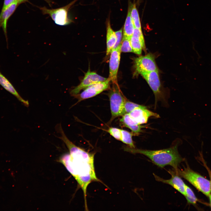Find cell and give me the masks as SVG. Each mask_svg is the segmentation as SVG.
<instances>
[{
  "mask_svg": "<svg viewBox=\"0 0 211 211\" xmlns=\"http://www.w3.org/2000/svg\"><path fill=\"white\" fill-rule=\"evenodd\" d=\"M15 0H4L2 10H3L8 6L14 2Z\"/></svg>",
  "mask_w": 211,
  "mask_h": 211,
  "instance_id": "obj_26",
  "label": "cell"
},
{
  "mask_svg": "<svg viewBox=\"0 0 211 211\" xmlns=\"http://www.w3.org/2000/svg\"><path fill=\"white\" fill-rule=\"evenodd\" d=\"M107 78L102 76L94 72L91 71L89 68L80 84L72 89L70 93L72 96L78 94L82 89L94 84L105 81Z\"/></svg>",
  "mask_w": 211,
  "mask_h": 211,
  "instance_id": "obj_9",
  "label": "cell"
},
{
  "mask_svg": "<svg viewBox=\"0 0 211 211\" xmlns=\"http://www.w3.org/2000/svg\"><path fill=\"white\" fill-rule=\"evenodd\" d=\"M132 5H129L127 16L123 29V36L131 38L134 32L135 27L130 15Z\"/></svg>",
  "mask_w": 211,
  "mask_h": 211,
  "instance_id": "obj_18",
  "label": "cell"
},
{
  "mask_svg": "<svg viewBox=\"0 0 211 211\" xmlns=\"http://www.w3.org/2000/svg\"><path fill=\"white\" fill-rule=\"evenodd\" d=\"M140 74L145 79L155 96V108L159 101L166 104L167 101L162 89L158 70L142 73Z\"/></svg>",
  "mask_w": 211,
  "mask_h": 211,
  "instance_id": "obj_6",
  "label": "cell"
},
{
  "mask_svg": "<svg viewBox=\"0 0 211 211\" xmlns=\"http://www.w3.org/2000/svg\"><path fill=\"white\" fill-rule=\"evenodd\" d=\"M121 44L117 48L113 49L110 54L109 61V76L113 84L118 85L117 75L119 67L121 53Z\"/></svg>",
  "mask_w": 211,
  "mask_h": 211,
  "instance_id": "obj_10",
  "label": "cell"
},
{
  "mask_svg": "<svg viewBox=\"0 0 211 211\" xmlns=\"http://www.w3.org/2000/svg\"><path fill=\"white\" fill-rule=\"evenodd\" d=\"M108 78L106 81L91 85L85 89L80 94L73 96L78 99L77 103L94 97L109 88L110 82Z\"/></svg>",
  "mask_w": 211,
  "mask_h": 211,
  "instance_id": "obj_8",
  "label": "cell"
},
{
  "mask_svg": "<svg viewBox=\"0 0 211 211\" xmlns=\"http://www.w3.org/2000/svg\"><path fill=\"white\" fill-rule=\"evenodd\" d=\"M145 107L146 106L130 101L126 98L124 102L123 115L125 114H129L136 108Z\"/></svg>",
  "mask_w": 211,
  "mask_h": 211,
  "instance_id": "obj_21",
  "label": "cell"
},
{
  "mask_svg": "<svg viewBox=\"0 0 211 211\" xmlns=\"http://www.w3.org/2000/svg\"><path fill=\"white\" fill-rule=\"evenodd\" d=\"M130 42L133 52L140 55L142 49L145 50V44L141 30L135 28L134 33L130 38Z\"/></svg>",
  "mask_w": 211,
  "mask_h": 211,
  "instance_id": "obj_13",
  "label": "cell"
},
{
  "mask_svg": "<svg viewBox=\"0 0 211 211\" xmlns=\"http://www.w3.org/2000/svg\"><path fill=\"white\" fill-rule=\"evenodd\" d=\"M76 1L74 0L64 6L55 9H49L45 6L40 7L39 8L43 14L49 15L56 24L65 26L73 22L69 17L68 13Z\"/></svg>",
  "mask_w": 211,
  "mask_h": 211,
  "instance_id": "obj_4",
  "label": "cell"
},
{
  "mask_svg": "<svg viewBox=\"0 0 211 211\" xmlns=\"http://www.w3.org/2000/svg\"><path fill=\"white\" fill-rule=\"evenodd\" d=\"M134 67L135 75L142 73L158 70L154 56L149 53L134 59Z\"/></svg>",
  "mask_w": 211,
  "mask_h": 211,
  "instance_id": "obj_7",
  "label": "cell"
},
{
  "mask_svg": "<svg viewBox=\"0 0 211 211\" xmlns=\"http://www.w3.org/2000/svg\"><path fill=\"white\" fill-rule=\"evenodd\" d=\"M107 131L115 139L120 141L121 129L116 127H110L108 129Z\"/></svg>",
  "mask_w": 211,
  "mask_h": 211,
  "instance_id": "obj_24",
  "label": "cell"
},
{
  "mask_svg": "<svg viewBox=\"0 0 211 211\" xmlns=\"http://www.w3.org/2000/svg\"><path fill=\"white\" fill-rule=\"evenodd\" d=\"M178 144H176L171 147L158 150H149L127 147L125 150L133 154L144 155L155 164L161 168L167 165L172 166L174 170L178 168L180 164L184 161L179 154Z\"/></svg>",
  "mask_w": 211,
  "mask_h": 211,
  "instance_id": "obj_2",
  "label": "cell"
},
{
  "mask_svg": "<svg viewBox=\"0 0 211 211\" xmlns=\"http://www.w3.org/2000/svg\"><path fill=\"white\" fill-rule=\"evenodd\" d=\"M203 164L205 166V167L207 171V172H208V174L210 178V186H211V171L210 170V169L207 167V165H206V163H205V162L203 161H202Z\"/></svg>",
  "mask_w": 211,
  "mask_h": 211,
  "instance_id": "obj_27",
  "label": "cell"
},
{
  "mask_svg": "<svg viewBox=\"0 0 211 211\" xmlns=\"http://www.w3.org/2000/svg\"><path fill=\"white\" fill-rule=\"evenodd\" d=\"M58 130L61 135L59 137L68 148L69 153L62 155L59 162L62 164L77 181L84 194L85 208L87 210L86 199L88 186L92 181H99L95 171L94 154L86 151L77 146L65 135L60 125Z\"/></svg>",
  "mask_w": 211,
  "mask_h": 211,
  "instance_id": "obj_1",
  "label": "cell"
},
{
  "mask_svg": "<svg viewBox=\"0 0 211 211\" xmlns=\"http://www.w3.org/2000/svg\"><path fill=\"white\" fill-rule=\"evenodd\" d=\"M170 173L171 174V178L167 180L163 179L154 174H153V175L157 181L171 185L182 194L185 196L186 194L185 191L186 184L180 176L171 171Z\"/></svg>",
  "mask_w": 211,
  "mask_h": 211,
  "instance_id": "obj_12",
  "label": "cell"
},
{
  "mask_svg": "<svg viewBox=\"0 0 211 211\" xmlns=\"http://www.w3.org/2000/svg\"><path fill=\"white\" fill-rule=\"evenodd\" d=\"M120 122L124 126L129 128L132 131L134 136L138 135L142 132V129L146 127L145 126L141 125L136 122L128 114L122 116Z\"/></svg>",
  "mask_w": 211,
  "mask_h": 211,
  "instance_id": "obj_15",
  "label": "cell"
},
{
  "mask_svg": "<svg viewBox=\"0 0 211 211\" xmlns=\"http://www.w3.org/2000/svg\"><path fill=\"white\" fill-rule=\"evenodd\" d=\"M19 5L18 3L15 1L5 9L1 10L0 14V27L2 28L6 35L8 21Z\"/></svg>",
  "mask_w": 211,
  "mask_h": 211,
  "instance_id": "obj_14",
  "label": "cell"
},
{
  "mask_svg": "<svg viewBox=\"0 0 211 211\" xmlns=\"http://www.w3.org/2000/svg\"><path fill=\"white\" fill-rule=\"evenodd\" d=\"M0 84L6 90L16 96L17 98L26 106L29 103L28 101L23 99L19 95L12 84L0 72Z\"/></svg>",
  "mask_w": 211,
  "mask_h": 211,
  "instance_id": "obj_17",
  "label": "cell"
},
{
  "mask_svg": "<svg viewBox=\"0 0 211 211\" xmlns=\"http://www.w3.org/2000/svg\"><path fill=\"white\" fill-rule=\"evenodd\" d=\"M185 191L186 194L184 196L187 202L190 204L195 205L198 201L192 190L186 184L185 185Z\"/></svg>",
  "mask_w": 211,
  "mask_h": 211,
  "instance_id": "obj_22",
  "label": "cell"
},
{
  "mask_svg": "<svg viewBox=\"0 0 211 211\" xmlns=\"http://www.w3.org/2000/svg\"><path fill=\"white\" fill-rule=\"evenodd\" d=\"M209 196V197L210 200V204L211 205V194Z\"/></svg>",
  "mask_w": 211,
  "mask_h": 211,
  "instance_id": "obj_30",
  "label": "cell"
},
{
  "mask_svg": "<svg viewBox=\"0 0 211 211\" xmlns=\"http://www.w3.org/2000/svg\"><path fill=\"white\" fill-rule=\"evenodd\" d=\"M115 33L117 36V41L116 44L112 50L117 48L121 44L122 38V28H121L120 30L115 32Z\"/></svg>",
  "mask_w": 211,
  "mask_h": 211,
  "instance_id": "obj_25",
  "label": "cell"
},
{
  "mask_svg": "<svg viewBox=\"0 0 211 211\" xmlns=\"http://www.w3.org/2000/svg\"><path fill=\"white\" fill-rule=\"evenodd\" d=\"M121 45V52H133L130 38L123 37Z\"/></svg>",
  "mask_w": 211,
  "mask_h": 211,
  "instance_id": "obj_23",
  "label": "cell"
},
{
  "mask_svg": "<svg viewBox=\"0 0 211 211\" xmlns=\"http://www.w3.org/2000/svg\"><path fill=\"white\" fill-rule=\"evenodd\" d=\"M128 114L132 119L139 125L146 123L149 118L151 117L156 118L160 117L158 114L147 109L146 106L136 108Z\"/></svg>",
  "mask_w": 211,
  "mask_h": 211,
  "instance_id": "obj_11",
  "label": "cell"
},
{
  "mask_svg": "<svg viewBox=\"0 0 211 211\" xmlns=\"http://www.w3.org/2000/svg\"><path fill=\"white\" fill-rule=\"evenodd\" d=\"M106 26V55H108L115 46L117 41V36L115 32L112 28L109 18L107 19Z\"/></svg>",
  "mask_w": 211,
  "mask_h": 211,
  "instance_id": "obj_16",
  "label": "cell"
},
{
  "mask_svg": "<svg viewBox=\"0 0 211 211\" xmlns=\"http://www.w3.org/2000/svg\"><path fill=\"white\" fill-rule=\"evenodd\" d=\"M111 114L110 122L116 118L123 115L124 106L126 98L121 91L118 85L113 84L108 93Z\"/></svg>",
  "mask_w": 211,
  "mask_h": 211,
  "instance_id": "obj_5",
  "label": "cell"
},
{
  "mask_svg": "<svg viewBox=\"0 0 211 211\" xmlns=\"http://www.w3.org/2000/svg\"><path fill=\"white\" fill-rule=\"evenodd\" d=\"M46 1L47 3H48L49 5L50 6L51 5V3H52V1L50 0H44Z\"/></svg>",
  "mask_w": 211,
  "mask_h": 211,
  "instance_id": "obj_29",
  "label": "cell"
},
{
  "mask_svg": "<svg viewBox=\"0 0 211 211\" xmlns=\"http://www.w3.org/2000/svg\"><path fill=\"white\" fill-rule=\"evenodd\" d=\"M170 171L186 179L206 196H209L210 194V181L191 169L187 164L186 167L183 169L178 168Z\"/></svg>",
  "mask_w": 211,
  "mask_h": 211,
  "instance_id": "obj_3",
  "label": "cell"
},
{
  "mask_svg": "<svg viewBox=\"0 0 211 211\" xmlns=\"http://www.w3.org/2000/svg\"><path fill=\"white\" fill-rule=\"evenodd\" d=\"M130 15L135 28L141 30V24L139 14L135 4L132 5Z\"/></svg>",
  "mask_w": 211,
  "mask_h": 211,
  "instance_id": "obj_20",
  "label": "cell"
},
{
  "mask_svg": "<svg viewBox=\"0 0 211 211\" xmlns=\"http://www.w3.org/2000/svg\"><path fill=\"white\" fill-rule=\"evenodd\" d=\"M27 0H15L20 4L22 3L26 2Z\"/></svg>",
  "mask_w": 211,
  "mask_h": 211,
  "instance_id": "obj_28",
  "label": "cell"
},
{
  "mask_svg": "<svg viewBox=\"0 0 211 211\" xmlns=\"http://www.w3.org/2000/svg\"><path fill=\"white\" fill-rule=\"evenodd\" d=\"M134 135L132 132L121 129V136L120 141L128 145L130 148H135V146L132 139V136Z\"/></svg>",
  "mask_w": 211,
  "mask_h": 211,
  "instance_id": "obj_19",
  "label": "cell"
}]
</instances>
